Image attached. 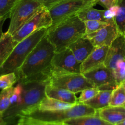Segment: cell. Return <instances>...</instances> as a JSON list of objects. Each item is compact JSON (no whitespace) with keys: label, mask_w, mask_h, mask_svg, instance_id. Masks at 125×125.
I'll use <instances>...</instances> for the list:
<instances>
[{"label":"cell","mask_w":125,"mask_h":125,"mask_svg":"<svg viewBox=\"0 0 125 125\" xmlns=\"http://www.w3.org/2000/svg\"><path fill=\"white\" fill-rule=\"evenodd\" d=\"M55 48L45 35L15 72L17 82L42 81L50 78V68Z\"/></svg>","instance_id":"6da1fadb"},{"label":"cell","mask_w":125,"mask_h":125,"mask_svg":"<svg viewBox=\"0 0 125 125\" xmlns=\"http://www.w3.org/2000/svg\"><path fill=\"white\" fill-rule=\"evenodd\" d=\"M49 83V79L21 83L23 91L20 100L16 104L10 106L2 114L7 125L12 124L17 118L38 108L40 103L46 96L45 87Z\"/></svg>","instance_id":"7a4b0ae2"},{"label":"cell","mask_w":125,"mask_h":125,"mask_svg":"<svg viewBox=\"0 0 125 125\" xmlns=\"http://www.w3.org/2000/svg\"><path fill=\"white\" fill-rule=\"evenodd\" d=\"M85 34L84 22L78 16L75 15L48 28L46 35L55 48V52H60L68 48Z\"/></svg>","instance_id":"3957f363"},{"label":"cell","mask_w":125,"mask_h":125,"mask_svg":"<svg viewBox=\"0 0 125 125\" xmlns=\"http://www.w3.org/2000/svg\"><path fill=\"white\" fill-rule=\"evenodd\" d=\"M97 111L83 103H77L72 107L56 111H40L38 108L20 116L28 120L52 124H62L65 121L76 117L93 115Z\"/></svg>","instance_id":"277c9868"},{"label":"cell","mask_w":125,"mask_h":125,"mask_svg":"<svg viewBox=\"0 0 125 125\" xmlns=\"http://www.w3.org/2000/svg\"><path fill=\"white\" fill-rule=\"evenodd\" d=\"M47 31L48 28L39 29L19 42L0 67V76L15 73L37 44L46 35Z\"/></svg>","instance_id":"5b68a950"},{"label":"cell","mask_w":125,"mask_h":125,"mask_svg":"<svg viewBox=\"0 0 125 125\" xmlns=\"http://www.w3.org/2000/svg\"><path fill=\"white\" fill-rule=\"evenodd\" d=\"M42 6L39 0H19L10 12V24L7 32L13 35Z\"/></svg>","instance_id":"8992f818"},{"label":"cell","mask_w":125,"mask_h":125,"mask_svg":"<svg viewBox=\"0 0 125 125\" xmlns=\"http://www.w3.org/2000/svg\"><path fill=\"white\" fill-rule=\"evenodd\" d=\"M98 3L97 0H64L60 2L48 9L52 20L51 26L77 15L82 10L93 7Z\"/></svg>","instance_id":"52a82bcc"},{"label":"cell","mask_w":125,"mask_h":125,"mask_svg":"<svg viewBox=\"0 0 125 125\" xmlns=\"http://www.w3.org/2000/svg\"><path fill=\"white\" fill-rule=\"evenodd\" d=\"M52 25V20L49 11L44 6L34 16L28 20L12 35L13 39L17 42L22 41L42 28H49Z\"/></svg>","instance_id":"ba28073f"},{"label":"cell","mask_w":125,"mask_h":125,"mask_svg":"<svg viewBox=\"0 0 125 125\" xmlns=\"http://www.w3.org/2000/svg\"><path fill=\"white\" fill-rule=\"evenodd\" d=\"M49 84L55 87L69 90L74 94L87 88L94 87L82 73H62L53 74L49 78Z\"/></svg>","instance_id":"9c48e42d"},{"label":"cell","mask_w":125,"mask_h":125,"mask_svg":"<svg viewBox=\"0 0 125 125\" xmlns=\"http://www.w3.org/2000/svg\"><path fill=\"white\" fill-rule=\"evenodd\" d=\"M80 64L69 48L55 52L51 60L50 76L62 73H81Z\"/></svg>","instance_id":"30bf717a"},{"label":"cell","mask_w":125,"mask_h":125,"mask_svg":"<svg viewBox=\"0 0 125 125\" xmlns=\"http://www.w3.org/2000/svg\"><path fill=\"white\" fill-rule=\"evenodd\" d=\"M83 75L99 90H113L118 86L113 70L104 65L83 73Z\"/></svg>","instance_id":"8fae6325"},{"label":"cell","mask_w":125,"mask_h":125,"mask_svg":"<svg viewBox=\"0 0 125 125\" xmlns=\"http://www.w3.org/2000/svg\"><path fill=\"white\" fill-rule=\"evenodd\" d=\"M119 32L114 19H111L106 26L94 32L85 34L83 37L90 40L95 48L109 46L118 35Z\"/></svg>","instance_id":"7c38bea8"},{"label":"cell","mask_w":125,"mask_h":125,"mask_svg":"<svg viewBox=\"0 0 125 125\" xmlns=\"http://www.w3.org/2000/svg\"><path fill=\"white\" fill-rule=\"evenodd\" d=\"M121 60H125V36L119 34L109 46L104 65L113 70Z\"/></svg>","instance_id":"4fadbf2b"},{"label":"cell","mask_w":125,"mask_h":125,"mask_svg":"<svg viewBox=\"0 0 125 125\" xmlns=\"http://www.w3.org/2000/svg\"><path fill=\"white\" fill-rule=\"evenodd\" d=\"M109 46L96 47L88 57L80 64V73L82 74L104 65L107 52Z\"/></svg>","instance_id":"5bb4252c"},{"label":"cell","mask_w":125,"mask_h":125,"mask_svg":"<svg viewBox=\"0 0 125 125\" xmlns=\"http://www.w3.org/2000/svg\"><path fill=\"white\" fill-rule=\"evenodd\" d=\"M69 48L79 63H82L95 48L89 39L83 37L72 43Z\"/></svg>","instance_id":"9a60e30c"},{"label":"cell","mask_w":125,"mask_h":125,"mask_svg":"<svg viewBox=\"0 0 125 125\" xmlns=\"http://www.w3.org/2000/svg\"><path fill=\"white\" fill-rule=\"evenodd\" d=\"M98 115L106 122L116 125L125 119V107L121 106H110L97 111Z\"/></svg>","instance_id":"2e32d148"},{"label":"cell","mask_w":125,"mask_h":125,"mask_svg":"<svg viewBox=\"0 0 125 125\" xmlns=\"http://www.w3.org/2000/svg\"><path fill=\"white\" fill-rule=\"evenodd\" d=\"M45 96L66 103L72 104L78 103L75 94L66 89L51 86L49 83L45 87Z\"/></svg>","instance_id":"e0dca14e"},{"label":"cell","mask_w":125,"mask_h":125,"mask_svg":"<svg viewBox=\"0 0 125 125\" xmlns=\"http://www.w3.org/2000/svg\"><path fill=\"white\" fill-rule=\"evenodd\" d=\"M113 90H99L96 95L83 104L92 107L96 111H99L109 106L110 98Z\"/></svg>","instance_id":"ac0fdd59"},{"label":"cell","mask_w":125,"mask_h":125,"mask_svg":"<svg viewBox=\"0 0 125 125\" xmlns=\"http://www.w3.org/2000/svg\"><path fill=\"white\" fill-rule=\"evenodd\" d=\"M64 125H114L100 118L98 114L93 115H85L71 118L65 121Z\"/></svg>","instance_id":"d6986e66"},{"label":"cell","mask_w":125,"mask_h":125,"mask_svg":"<svg viewBox=\"0 0 125 125\" xmlns=\"http://www.w3.org/2000/svg\"><path fill=\"white\" fill-rule=\"evenodd\" d=\"M18 42L13 39L12 35L7 32L0 39V67L5 62Z\"/></svg>","instance_id":"ffe728a7"},{"label":"cell","mask_w":125,"mask_h":125,"mask_svg":"<svg viewBox=\"0 0 125 125\" xmlns=\"http://www.w3.org/2000/svg\"><path fill=\"white\" fill-rule=\"evenodd\" d=\"M74 105L75 104L66 103L56 99L45 96L40 103L38 109L40 111H56L69 109Z\"/></svg>","instance_id":"44dd1931"},{"label":"cell","mask_w":125,"mask_h":125,"mask_svg":"<svg viewBox=\"0 0 125 125\" xmlns=\"http://www.w3.org/2000/svg\"><path fill=\"white\" fill-rule=\"evenodd\" d=\"M105 10L96 9L93 7L84 9L80 11L77 15L83 22L88 20H97L103 22H108L110 20L105 19L104 17ZM111 20V19H110Z\"/></svg>","instance_id":"7402d4cb"},{"label":"cell","mask_w":125,"mask_h":125,"mask_svg":"<svg viewBox=\"0 0 125 125\" xmlns=\"http://www.w3.org/2000/svg\"><path fill=\"white\" fill-rule=\"evenodd\" d=\"M125 103V81L119 84L112 93L109 106H123Z\"/></svg>","instance_id":"603a6c76"},{"label":"cell","mask_w":125,"mask_h":125,"mask_svg":"<svg viewBox=\"0 0 125 125\" xmlns=\"http://www.w3.org/2000/svg\"><path fill=\"white\" fill-rule=\"evenodd\" d=\"M118 11L113 18L119 34L125 36V0H118Z\"/></svg>","instance_id":"cb8c5ba5"},{"label":"cell","mask_w":125,"mask_h":125,"mask_svg":"<svg viewBox=\"0 0 125 125\" xmlns=\"http://www.w3.org/2000/svg\"><path fill=\"white\" fill-rule=\"evenodd\" d=\"M13 87L3 89L0 92V112L3 114L10 106V98Z\"/></svg>","instance_id":"d4e9b609"},{"label":"cell","mask_w":125,"mask_h":125,"mask_svg":"<svg viewBox=\"0 0 125 125\" xmlns=\"http://www.w3.org/2000/svg\"><path fill=\"white\" fill-rule=\"evenodd\" d=\"M17 78L15 73H11L0 76V89L12 87L17 83Z\"/></svg>","instance_id":"484cf974"},{"label":"cell","mask_w":125,"mask_h":125,"mask_svg":"<svg viewBox=\"0 0 125 125\" xmlns=\"http://www.w3.org/2000/svg\"><path fill=\"white\" fill-rule=\"evenodd\" d=\"M19 0H0V17L9 18V13Z\"/></svg>","instance_id":"4316f807"},{"label":"cell","mask_w":125,"mask_h":125,"mask_svg":"<svg viewBox=\"0 0 125 125\" xmlns=\"http://www.w3.org/2000/svg\"><path fill=\"white\" fill-rule=\"evenodd\" d=\"M109 22V21L103 22L97 20L85 21H84L85 26V34H91V33L97 31L99 29H101L103 27L106 26Z\"/></svg>","instance_id":"83f0119b"},{"label":"cell","mask_w":125,"mask_h":125,"mask_svg":"<svg viewBox=\"0 0 125 125\" xmlns=\"http://www.w3.org/2000/svg\"><path fill=\"white\" fill-rule=\"evenodd\" d=\"M115 80L118 85L125 81V60L119 61L113 70Z\"/></svg>","instance_id":"f1b7e54d"},{"label":"cell","mask_w":125,"mask_h":125,"mask_svg":"<svg viewBox=\"0 0 125 125\" xmlns=\"http://www.w3.org/2000/svg\"><path fill=\"white\" fill-rule=\"evenodd\" d=\"M99 91V89L96 87L87 88L84 89L81 92L79 98H77V102L78 103H83L85 101L91 100L98 94Z\"/></svg>","instance_id":"f546056e"},{"label":"cell","mask_w":125,"mask_h":125,"mask_svg":"<svg viewBox=\"0 0 125 125\" xmlns=\"http://www.w3.org/2000/svg\"><path fill=\"white\" fill-rule=\"evenodd\" d=\"M118 11V6L117 4L110 7L109 9L105 10L104 12V17L107 20L113 19L115 18V16L116 15Z\"/></svg>","instance_id":"4dcf8cb0"},{"label":"cell","mask_w":125,"mask_h":125,"mask_svg":"<svg viewBox=\"0 0 125 125\" xmlns=\"http://www.w3.org/2000/svg\"><path fill=\"white\" fill-rule=\"evenodd\" d=\"M18 123L23 125H63L62 124H52V123H42V122H34V121L28 120L24 119V118H19Z\"/></svg>","instance_id":"1f68e13d"},{"label":"cell","mask_w":125,"mask_h":125,"mask_svg":"<svg viewBox=\"0 0 125 125\" xmlns=\"http://www.w3.org/2000/svg\"><path fill=\"white\" fill-rule=\"evenodd\" d=\"M98 3L102 5L105 8L109 9L117 4L118 0H97Z\"/></svg>","instance_id":"d6a6232c"},{"label":"cell","mask_w":125,"mask_h":125,"mask_svg":"<svg viewBox=\"0 0 125 125\" xmlns=\"http://www.w3.org/2000/svg\"><path fill=\"white\" fill-rule=\"evenodd\" d=\"M43 4L44 7H46L47 9L53 6L54 5L59 3L60 2L64 1V0H39Z\"/></svg>","instance_id":"836d02e7"},{"label":"cell","mask_w":125,"mask_h":125,"mask_svg":"<svg viewBox=\"0 0 125 125\" xmlns=\"http://www.w3.org/2000/svg\"><path fill=\"white\" fill-rule=\"evenodd\" d=\"M6 19H7L6 18H2L0 20V39L2 37L4 34V33L2 32V27H3V24Z\"/></svg>","instance_id":"e575fe53"},{"label":"cell","mask_w":125,"mask_h":125,"mask_svg":"<svg viewBox=\"0 0 125 125\" xmlns=\"http://www.w3.org/2000/svg\"><path fill=\"white\" fill-rule=\"evenodd\" d=\"M0 125H7V123L4 119L3 115L1 112H0Z\"/></svg>","instance_id":"d590c367"},{"label":"cell","mask_w":125,"mask_h":125,"mask_svg":"<svg viewBox=\"0 0 125 125\" xmlns=\"http://www.w3.org/2000/svg\"><path fill=\"white\" fill-rule=\"evenodd\" d=\"M116 125H125V119H124L123 120H122L121 122H120V123H117Z\"/></svg>","instance_id":"8d00e7d4"},{"label":"cell","mask_w":125,"mask_h":125,"mask_svg":"<svg viewBox=\"0 0 125 125\" xmlns=\"http://www.w3.org/2000/svg\"><path fill=\"white\" fill-rule=\"evenodd\" d=\"M22 125V124H20V123H17V125Z\"/></svg>","instance_id":"74e56055"},{"label":"cell","mask_w":125,"mask_h":125,"mask_svg":"<svg viewBox=\"0 0 125 125\" xmlns=\"http://www.w3.org/2000/svg\"><path fill=\"white\" fill-rule=\"evenodd\" d=\"M123 106H124V107H125V103H124V104H123Z\"/></svg>","instance_id":"f35d334b"},{"label":"cell","mask_w":125,"mask_h":125,"mask_svg":"<svg viewBox=\"0 0 125 125\" xmlns=\"http://www.w3.org/2000/svg\"><path fill=\"white\" fill-rule=\"evenodd\" d=\"M2 18H4V17H0V20H1Z\"/></svg>","instance_id":"ab89813d"},{"label":"cell","mask_w":125,"mask_h":125,"mask_svg":"<svg viewBox=\"0 0 125 125\" xmlns=\"http://www.w3.org/2000/svg\"></svg>","instance_id":"60d3db41"}]
</instances>
